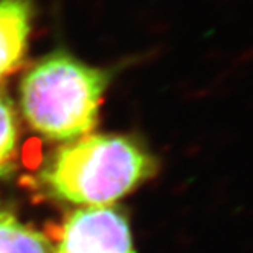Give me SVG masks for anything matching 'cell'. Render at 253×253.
I'll list each match as a JSON object with an SVG mask.
<instances>
[{
    "label": "cell",
    "mask_w": 253,
    "mask_h": 253,
    "mask_svg": "<svg viewBox=\"0 0 253 253\" xmlns=\"http://www.w3.org/2000/svg\"><path fill=\"white\" fill-rule=\"evenodd\" d=\"M156 171V159L136 140L85 134L53 154L42 177L53 195L87 208L110 206Z\"/></svg>",
    "instance_id": "obj_1"
},
{
    "label": "cell",
    "mask_w": 253,
    "mask_h": 253,
    "mask_svg": "<svg viewBox=\"0 0 253 253\" xmlns=\"http://www.w3.org/2000/svg\"><path fill=\"white\" fill-rule=\"evenodd\" d=\"M108 74L69 53H52L22 80L23 115L29 125L55 140H75L93 128Z\"/></svg>",
    "instance_id": "obj_2"
},
{
    "label": "cell",
    "mask_w": 253,
    "mask_h": 253,
    "mask_svg": "<svg viewBox=\"0 0 253 253\" xmlns=\"http://www.w3.org/2000/svg\"><path fill=\"white\" fill-rule=\"evenodd\" d=\"M55 253H134L128 220L112 206L75 211L63 226Z\"/></svg>",
    "instance_id": "obj_3"
},
{
    "label": "cell",
    "mask_w": 253,
    "mask_h": 253,
    "mask_svg": "<svg viewBox=\"0 0 253 253\" xmlns=\"http://www.w3.org/2000/svg\"><path fill=\"white\" fill-rule=\"evenodd\" d=\"M31 0H0V80L20 64L31 32Z\"/></svg>",
    "instance_id": "obj_4"
},
{
    "label": "cell",
    "mask_w": 253,
    "mask_h": 253,
    "mask_svg": "<svg viewBox=\"0 0 253 253\" xmlns=\"http://www.w3.org/2000/svg\"><path fill=\"white\" fill-rule=\"evenodd\" d=\"M0 253H49L43 235L22 223L19 216L0 202Z\"/></svg>",
    "instance_id": "obj_5"
},
{
    "label": "cell",
    "mask_w": 253,
    "mask_h": 253,
    "mask_svg": "<svg viewBox=\"0 0 253 253\" xmlns=\"http://www.w3.org/2000/svg\"><path fill=\"white\" fill-rule=\"evenodd\" d=\"M17 121L8 98L0 95V174H5L17 151Z\"/></svg>",
    "instance_id": "obj_6"
}]
</instances>
